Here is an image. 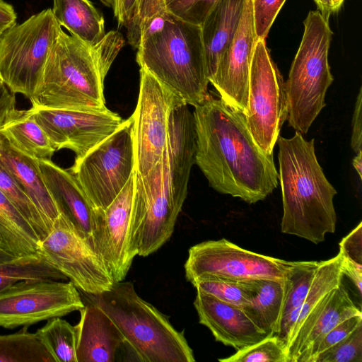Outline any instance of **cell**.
Segmentation results:
<instances>
[{"instance_id": "obj_28", "label": "cell", "mask_w": 362, "mask_h": 362, "mask_svg": "<svg viewBox=\"0 0 362 362\" xmlns=\"http://www.w3.org/2000/svg\"><path fill=\"white\" fill-rule=\"evenodd\" d=\"M0 132L16 148L33 158L50 159L56 151L47 134L33 118L30 109L23 110Z\"/></svg>"}, {"instance_id": "obj_29", "label": "cell", "mask_w": 362, "mask_h": 362, "mask_svg": "<svg viewBox=\"0 0 362 362\" xmlns=\"http://www.w3.org/2000/svg\"><path fill=\"white\" fill-rule=\"evenodd\" d=\"M0 362H56L36 333L25 326L18 332L0 335Z\"/></svg>"}, {"instance_id": "obj_46", "label": "cell", "mask_w": 362, "mask_h": 362, "mask_svg": "<svg viewBox=\"0 0 362 362\" xmlns=\"http://www.w3.org/2000/svg\"><path fill=\"white\" fill-rule=\"evenodd\" d=\"M316 4L318 11L322 16L327 20L331 15L337 13L344 0H313Z\"/></svg>"}, {"instance_id": "obj_30", "label": "cell", "mask_w": 362, "mask_h": 362, "mask_svg": "<svg viewBox=\"0 0 362 362\" xmlns=\"http://www.w3.org/2000/svg\"><path fill=\"white\" fill-rule=\"evenodd\" d=\"M67 280L41 255L18 257L0 264V292L25 279Z\"/></svg>"}, {"instance_id": "obj_13", "label": "cell", "mask_w": 362, "mask_h": 362, "mask_svg": "<svg viewBox=\"0 0 362 362\" xmlns=\"http://www.w3.org/2000/svg\"><path fill=\"white\" fill-rule=\"evenodd\" d=\"M84 305L80 291L71 281L21 280L0 292V327H28L80 310Z\"/></svg>"}, {"instance_id": "obj_3", "label": "cell", "mask_w": 362, "mask_h": 362, "mask_svg": "<svg viewBox=\"0 0 362 362\" xmlns=\"http://www.w3.org/2000/svg\"><path fill=\"white\" fill-rule=\"evenodd\" d=\"M124 42L117 30L106 33L101 41L90 45L62 29L47 57L41 82L30 99L32 106L107 109L104 80Z\"/></svg>"}, {"instance_id": "obj_23", "label": "cell", "mask_w": 362, "mask_h": 362, "mask_svg": "<svg viewBox=\"0 0 362 362\" xmlns=\"http://www.w3.org/2000/svg\"><path fill=\"white\" fill-rule=\"evenodd\" d=\"M245 2V0H220L201 25L209 83L238 28Z\"/></svg>"}, {"instance_id": "obj_9", "label": "cell", "mask_w": 362, "mask_h": 362, "mask_svg": "<svg viewBox=\"0 0 362 362\" xmlns=\"http://www.w3.org/2000/svg\"><path fill=\"white\" fill-rule=\"evenodd\" d=\"M93 206L104 210L117 197L134 171L132 119H124L110 136L68 169Z\"/></svg>"}, {"instance_id": "obj_19", "label": "cell", "mask_w": 362, "mask_h": 362, "mask_svg": "<svg viewBox=\"0 0 362 362\" xmlns=\"http://www.w3.org/2000/svg\"><path fill=\"white\" fill-rule=\"evenodd\" d=\"M194 305L199 323L211 331L215 340L236 351L268 337L242 308L223 302L198 290Z\"/></svg>"}, {"instance_id": "obj_45", "label": "cell", "mask_w": 362, "mask_h": 362, "mask_svg": "<svg viewBox=\"0 0 362 362\" xmlns=\"http://www.w3.org/2000/svg\"><path fill=\"white\" fill-rule=\"evenodd\" d=\"M341 269L344 275L348 276L354 283L355 287L358 291V295L361 297L362 284V265L356 264L342 257Z\"/></svg>"}, {"instance_id": "obj_18", "label": "cell", "mask_w": 362, "mask_h": 362, "mask_svg": "<svg viewBox=\"0 0 362 362\" xmlns=\"http://www.w3.org/2000/svg\"><path fill=\"white\" fill-rule=\"evenodd\" d=\"M38 163L44 182L59 214H64L94 248L99 210L93 206L68 170L50 159L38 160Z\"/></svg>"}, {"instance_id": "obj_16", "label": "cell", "mask_w": 362, "mask_h": 362, "mask_svg": "<svg viewBox=\"0 0 362 362\" xmlns=\"http://www.w3.org/2000/svg\"><path fill=\"white\" fill-rule=\"evenodd\" d=\"M133 195L134 173L111 204L99 210L94 249L115 282L124 281L137 255L133 234Z\"/></svg>"}, {"instance_id": "obj_49", "label": "cell", "mask_w": 362, "mask_h": 362, "mask_svg": "<svg viewBox=\"0 0 362 362\" xmlns=\"http://www.w3.org/2000/svg\"><path fill=\"white\" fill-rule=\"evenodd\" d=\"M103 4L106 6L107 7L113 8L114 7V0H99Z\"/></svg>"}, {"instance_id": "obj_4", "label": "cell", "mask_w": 362, "mask_h": 362, "mask_svg": "<svg viewBox=\"0 0 362 362\" xmlns=\"http://www.w3.org/2000/svg\"><path fill=\"white\" fill-rule=\"evenodd\" d=\"M136 54L140 68L194 107L209 94L201 26L171 13L165 3L143 20Z\"/></svg>"}, {"instance_id": "obj_11", "label": "cell", "mask_w": 362, "mask_h": 362, "mask_svg": "<svg viewBox=\"0 0 362 362\" xmlns=\"http://www.w3.org/2000/svg\"><path fill=\"white\" fill-rule=\"evenodd\" d=\"M286 117L283 77L270 57L265 40H258L250 66L245 118L252 138L265 153L273 154Z\"/></svg>"}, {"instance_id": "obj_32", "label": "cell", "mask_w": 362, "mask_h": 362, "mask_svg": "<svg viewBox=\"0 0 362 362\" xmlns=\"http://www.w3.org/2000/svg\"><path fill=\"white\" fill-rule=\"evenodd\" d=\"M35 332L56 362H77L76 331L67 321L56 317Z\"/></svg>"}, {"instance_id": "obj_37", "label": "cell", "mask_w": 362, "mask_h": 362, "mask_svg": "<svg viewBox=\"0 0 362 362\" xmlns=\"http://www.w3.org/2000/svg\"><path fill=\"white\" fill-rule=\"evenodd\" d=\"M310 362H362V324L346 337L312 358Z\"/></svg>"}, {"instance_id": "obj_5", "label": "cell", "mask_w": 362, "mask_h": 362, "mask_svg": "<svg viewBox=\"0 0 362 362\" xmlns=\"http://www.w3.org/2000/svg\"><path fill=\"white\" fill-rule=\"evenodd\" d=\"M314 141L296 132L290 139L279 136L276 142L283 202L281 230L317 245L336 230L337 191L317 161Z\"/></svg>"}, {"instance_id": "obj_7", "label": "cell", "mask_w": 362, "mask_h": 362, "mask_svg": "<svg viewBox=\"0 0 362 362\" xmlns=\"http://www.w3.org/2000/svg\"><path fill=\"white\" fill-rule=\"evenodd\" d=\"M303 37L284 82L286 120L306 134L325 106L326 92L334 81L328 62L333 32L318 10L310 11L303 22Z\"/></svg>"}, {"instance_id": "obj_2", "label": "cell", "mask_w": 362, "mask_h": 362, "mask_svg": "<svg viewBox=\"0 0 362 362\" xmlns=\"http://www.w3.org/2000/svg\"><path fill=\"white\" fill-rule=\"evenodd\" d=\"M193 114L182 104L172 112L160 159L144 175L134 171L132 223L137 255L146 257L171 237L195 163Z\"/></svg>"}, {"instance_id": "obj_50", "label": "cell", "mask_w": 362, "mask_h": 362, "mask_svg": "<svg viewBox=\"0 0 362 362\" xmlns=\"http://www.w3.org/2000/svg\"><path fill=\"white\" fill-rule=\"evenodd\" d=\"M0 248L8 251L7 248H6V246L5 243H4V241H3V240L1 239V237H0Z\"/></svg>"}, {"instance_id": "obj_42", "label": "cell", "mask_w": 362, "mask_h": 362, "mask_svg": "<svg viewBox=\"0 0 362 362\" xmlns=\"http://www.w3.org/2000/svg\"><path fill=\"white\" fill-rule=\"evenodd\" d=\"M15 94L4 84L0 88V129L23 110L16 109Z\"/></svg>"}, {"instance_id": "obj_34", "label": "cell", "mask_w": 362, "mask_h": 362, "mask_svg": "<svg viewBox=\"0 0 362 362\" xmlns=\"http://www.w3.org/2000/svg\"><path fill=\"white\" fill-rule=\"evenodd\" d=\"M322 261H295L286 279V295L282 319L304 300Z\"/></svg>"}, {"instance_id": "obj_38", "label": "cell", "mask_w": 362, "mask_h": 362, "mask_svg": "<svg viewBox=\"0 0 362 362\" xmlns=\"http://www.w3.org/2000/svg\"><path fill=\"white\" fill-rule=\"evenodd\" d=\"M220 0H165L168 11L179 18L201 26Z\"/></svg>"}, {"instance_id": "obj_25", "label": "cell", "mask_w": 362, "mask_h": 362, "mask_svg": "<svg viewBox=\"0 0 362 362\" xmlns=\"http://www.w3.org/2000/svg\"><path fill=\"white\" fill-rule=\"evenodd\" d=\"M52 11L61 27L88 44L106 35L104 17L89 0H53Z\"/></svg>"}, {"instance_id": "obj_47", "label": "cell", "mask_w": 362, "mask_h": 362, "mask_svg": "<svg viewBox=\"0 0 362 362\" xmlns=\"http://www.w3.org/2000/svg\"><path fill=\"white\" fill-rule=\"evenodd\" d=\"M353 166L356 170L360 179L362 177V151L356 153V156L354 158L352 162Z\"/></svg>"}, {"instance_id": "obj_21", "label": "cell", "mask_w": 362, "mask_h": 362, "mask_svg": "<svg viewBox=\"0 0 362 362\" xmlns=\"http://www.w3.org/2000/svg\"><path fill=\"white\" fill-rule=\"evenodd\" d=\"M76 331L77 362H115L127 351L124 337L98 306L83 300Z\"/></svg>"}, {"instance_id": "obj_24", "label": "cell", "mask_w": 362, "mask_h": 362, "mask_svg": "<svg viewBox=\"0 0 362 362\" xmlns=\"http://www.w3.org/2000/svg\"><path fill=\"white\" fill-rule=\"evenodd\" d=\"M341 263L342 256L339 252L331 259L322 261L301 305L282 319L277 336L285 343L286 349L307 315L327 293L341 284L344 276Z\"/></svg>"}, {"instance_id": "obj_51", "label": "cell", "mask_w": 362, "mask_h": 362, "mask_svg": "<svg viewBox=\"0 0 362 362\" xmlns=\"http://www.w3.org/2000/svg\"><path fill=\"white\" fill-rule=\"evenodd\" d=\"M5 84L4 82V80L1 77V76L0 75V88H1V86Z\"/></svg>"}, {"instance_id": "obj_43", "label": "cell", "mask_w": 362, "mask_h": 362, "mask_svg": "<svg viewBox=\"0 0 362 362\" xmlns=\"http://www.w3.org/2000/svg\"><path fill=\"white\" fill-rule=\"evenodd\" d=\"M362 88L359 90L358 95L356 98L355 108L352 119V134L351 139V146L354 151L357 153L361 150L362 144Z\"/></svg>"}, {"instance_id": "obj_14", "label": "cell", "mask_w": 362, "mask_h": 362, "mask_svg": "<svg viewBox=\"0 0 362 362\" xmlns=\"http://www.w3.org/2000/svg\"><path fill=\"white\" fill-rule=\"evenodd\" d=\"M139 72V93L131 117L134 173L141 176L162 156L167 144L172 112L186 103L145 69L140 68Z\"/></svg>"}, {"instance_id": "obj_48", "label": "cell", "mask_w": 362, "mask_h": 362, "mask_svg": "<svg viewBox=\"0 0 362 362\" xmlns=\"http://www.w3.org/2000/svg\"><path fill=\"white\" fill-rule=\"evenodd\" d=\"M16 257H16L9 252L0 248V264L11 261Z\"/></svg>"}, {"instance_id": "obj_12", "label": "cell", "mask_w": 362, "mask_h": 362, "mask_svg": "<svg viewBox=\"0 0 362 362\" xmlns=\"http://www.w3.org/2000/svg\"><path fill=\"white\" fill-rule=\"evenodd\" d=\"M40 253L81 293L98 294L115 283L98 253L62 214L40 241Z\"/></svg>"}, {"instance_id": "obj_35", "label": "cell", "mask_w": 362, "mask_h": 362, "mask_svg": "<svg viewBox=\"0 0 362 362\" xmlns=\"http://www.w3.org/2000/svg\"><path fill=\"white\" fill-rule=\"evenodd\" d=\"M221 362H290L285 343L277 336L263 339L236 351L233 355L218 358Z\"/></svg>"}, {"instance_id": "obj_41", "label": "cell", "mask_w": 362, "mask_h": 362, "mask_svg": "<svg viewBox=\"0 0 362 362\" xmlns=\"http://www.w3.org/2000/svg\"><path fill=\"white\" fill-rule=\"evenodd\" d=\"M342 257L353 263L362 265V223L354 228L339 244Z\"/></svg>"}, {"instance_id": "obj_36", "label": "cell", "mask_w": 362, "mask_h": 362, "mask_svg": "<svg viewBox=\"0 0 362 362\" xmlns=\"http://www.w3.org/2000/svg\"><path fill=\"white\" fill-rule=\"evenodd\" d=\"M156 0H114V16L118 28H125L128 43L137 49L140 39V24L148 5Z\"/></svg>"}, {"instance_id": "obj_8", "label": "cell", "mask_w": 362, "mask_h": 362, "mask_svg": "<svg viewBox=\"0 0 362 362\" xmlns=\"http://www.w3.org/2000/svg\"><path fill=\"white\" fill-rule=\"evenodd\" d=\"M61 30L52 8H47L0 35V75L12 93L32 98Z\"/></svg>"}, {"instance_id": "obj_27", "label": "cell", "mask_w": 362, "mask_h": 362, "mask_svg": "<svg viewBox=\"0 0 362 362\" xmlns=\"http://www.w3.org/2000/svg\"><path fill=\"white\" fill-rule=\"evenodd\" d=\"M0 237L16 257L40 255V240L30 223L0 191Z\"/></svg>"}, {"instance_id": "obj_33", "label": "cell", "mask_w": 362, "mask_h": 362, "mask_svg": "<svg viewBox=\"0 0 362 362\" xmlns=\"http://www.w3.org/2000/svg\"><path fill=\"white\" fill-rule=\"evenodd\" d=\"M0 191L6 196L33 228L40 240L49 233L40 213L29 197L19 187L12 175L0 161Z\"/></svg>"}, {"instance_id": "obj_1", "label": "cell", "mask_w": 362, "mask_h": 362, "mask_svg": "<svg viewBox=\"0 0 362 362\" xmlns=\"http://www.w3.org/2000/svg\"><path fill=\"white\" fill-rule=\"evenodd\" d=\"M194 107V162L210 186L248 204L264 200L279 175L273 154L252 138L245 115L209 93Z\"/></svg>"}, {"instance_id": "obj_40", "label": "cell", "mask_w": 362, "mask_h": 362, "mask_svg": "<svg viewBox=\"0 0 362 362\" xmlns=\"http://www.w3.org/2000/svg\"><path fill=\"white\" fill-rule=\"evenodd\" d=\"M286 0H252L257 40H265Z\"/></svg>"}, {"instance_id": "obj_15", "label": "cell", "mask_w": 362, "mask_h": 362, "mask_svg": "<svg viewBox=\"0 0 362 362\" xmlns=\"http://www.w3.org/2000/svg\"><path fill=\"white\" fill-rule=\"evenodd\" d=\"M33 117L47 134L56 151L68 148L75 160L83 158L122 124L109 109L100 111L30 108Z\"/></svg>"}, {"instance_id": "obj_39", "label": "cell", "mask_w": 362, "mask_h": 362, "mask_svg": "<svg viewBox=\"0 0 362 362\" xmlns=\"http://www.w3.org/2000/svg\"><path fill=\"white\" fill-rule=\"evenodd\" d=\"M362 324V315L351 316L332 329L316 345L303 354L298 362H310V359L346 337Z\"/></svg>"}, {"instance_id": "obj_31", "label": "cell", "mask_w": 362, "mask_h": 362, "mask_svg": "<svg viewBox=\"0 0 362 362\" xmlns=\"http://www.w3.org/2000/svg\"><path fill=\"white\" fill-rule=\"evenodd\" d=\"M191 284L198 291L243 308L250 303L255 295L259 280L236 281L214 276H203Z\"/></svg>"}, {"instance_id": "obj_44", "label": "cell", "mask_w": 362, "mask_h": 362, "mask_svg": "<svg viewBox=\"0 0 362 362\" xmlns=\"http://www.w3.org/2000/svg\"><path fill=\"white\" fill-rule=\"evenodd\" d=\"M17 13L13 6L0 0V35L16 23Z\"/></svg>"}, {"instance_id": "obj_22", "label": "cell", "mask_w": 362, "mask_h": 362, "mask_svg": "<svg viewBox=\"0 0 362 362\" xmlns=\"http://www.w3.org/2000/svg\"><path fill=\"white\" fill-rule=\"evenodd\" d=\"M0 161L36 206L50 230L59 212L44 182L38 160L18 151L0 132Z\"/></svg>"}, {"instance_id": "obj_17", "label": "cell", "mask_w": 362, "mask_h": 362, "mask_svg": "<svg viewBox=\"0 0 362 362\" xmlns=\"http://www.w3.org/2000/svg\"><path fill=\"white\" fill-rule=\"evenodd\" d=\"M257 41L252 2L245 0L238 28L210 81L223 101L245 115L247 110L250 66Z\"/></svg>"}, {"instance_id": "obj_6", "label": "cell", "mask_w": 362, "mask_h": 362, "mask_svg": "<svg viewBox=\"0 0 362 362\" xmlns=\"http://www.w3.org/2000/svg\"><path fill=\"white\" fill-rule=\"evenodd\" d=\"M83 300L100 308L115 323L133 351L144 362H194L193 351L183 332L167 316L141 298L130 281L115 282L98 294L80 292Z\"/></svg>"}, {"instance_id": "obj_10", "label": "cell", "mask_w": 362, "mask_h": 362, "mask_svg": "<svg viewBox=\"0 0 362 362\" xmlns=\"http://www.w3.org/2000/svg\"><path fill=\"white\" fill-rule=\"evenodd\" d=\"M294 264L295 261L256 253L221 238L192 246L185 271L190 283L203 276L236 281H285Z\"/></svg>"}, {"instance_id": "obj_20", "label": "cell", "mask_w": 362, "mask_h": 362, "mask_svg": "<svg viewBox=\"0 0 362 362\" xmlns=\"http://www.w3.org/2000/svg\"><path fill=\"white\" fill-rule=\"evenodd\" d=\"M356 315H362L361 310L341 284L327 293L303 322L287 347L290 362H298L303 354L319 343L332 329Z\"/></svg>"}, {"instance_id": "obj_26", "label": "cell", "mask_w": 362, "mask_h": 362, "mask_svg": "<svg viewBox=\"0 0 362 362\" xmlns=\"http://www.w3.org/2000/svg\"><path fill=\"white\" fill-rule=\"evenodd\" d=\"M286 280H259L250 303L243 308L250 320L268 336L280 331L286 295Z\"/></svg>"}]
</instances>
